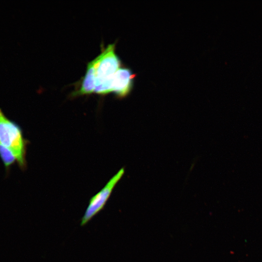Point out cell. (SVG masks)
I'll use <instances>...</instances> for the list:
<instances>
[{
  "label": "cell",
  "mask_w": 262,
  "mask_h": 262,
  "mask_svg": "<svg viewBox=\"0 0 262 262\" xmlns=\"http://www.w3.org/2000/svg\"><path fill=\"white\" fill-rule=\"evenodd\" d=\"M124 173V169L121 168L109 180L100 191L90 198L87 207L81 219V226L85 225L104 208L113 190Z\"/></svg>",
  "instance_id": "obj_3"
},
{
  "label": "cell",
  "mask_w": 262,
  "mask_h": 262,
  "mask_svg": "<svg viewBox=\"0 0 262 262\" xmlns=\"http://www.w3.org/2000/svg\"><path fill=\"white\" fill-rule=\"evenodd\" d=\"M101 57V53L88 63L86 72L80 82L79 88L72 93L73 97L89 95L95 92L96 69Z\"/></svg>",
  "instance_id": "obj_5"
},
{
  "label": "cell",
  "mask_w": 262,
  "mask_h": 262,
  "mask_svg": "<svg viewBox=\"0 0 262 262\" xmlns=\"http://www.w3.org/2000/svg\"><path fill=\"white\" fill-rule=\"evenodd\" d=\"M134 78L135 75L130 69L120 67L111 81V93H114L118 98L126 97L133 88Z\"/></svg>",
  "instance_id": "obj_4"
},
{
  "label": "cell",
  "mask_w": 262,
  "mask_h": 262,
  "mask_svg": "<svg viewBox=\"0 0 262 262\" xmlns=\"http://www.w3.org/2000/svg\"><path fill=\"white\" fill-rule=\"evenodd\" d=\"M0 156L6 168H8L16 161V158L13 152L1 144H0Z\"/></svg>",
  "instance_id": "obj_6"
},
{
  "label": "cell",
  "mask_w": 262,
  "mask_h": 262,
  "mask_svg": "<svg viewBox=\"0 0 262 262\" xmlns=\"http://www.w3.org/2000/svg\"><path fill=\"white\" fill-rule=\"evenodd\" d=\"M0 144L10 150L19 165L25 166L26 143L19 126L8 118L0 109Z\"/></svg>",
  "instance_id": "obj_2"
},
{
  "label": "cell",
  "mask_w": 262,
  "mask_h": 262,
  "mask_svg": "<svg viewBox=\"0 0 262 262\" xmlns=\"http://www.w3.org/2000/svg\"><path fill=\"white\" fill-rule=\"evenodd\" d=\"M102 48L96 69L95 93L104 95L111 93V81L121 63L115 52V43L109 44L106 49Z\"/></svg>",
  "instance_id": "obj_1"
}]
</instances>
